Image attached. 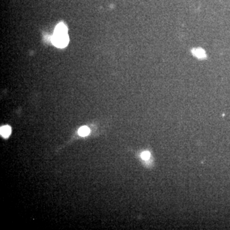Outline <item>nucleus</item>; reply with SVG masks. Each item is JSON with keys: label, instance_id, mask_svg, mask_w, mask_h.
Instances as JSON below:
<instances>
[{"label": "nucleus", "instance_id": "f257e3e1", "mask_svg": "<svg viewBox=\"0 0 230 230\" xmlns=\"http://www.w3.org/2000/svg\"><path fill=\"white\" fill-rule=\"evenodd\" d=\"M51 41L57 47L63 48L68 45L69 37L68 35V29L64 23L60 22L56 26Z\"/></svg>", "mask_w": 230, "mask_h": 230}, {"label": "nucleus", "instance_id": "f03ea898", "mask_svg": "<svg viewBox=\"0 0 230 230\" xmlns=\"http://www.w3.org/2000/svg\"><path fill=\"white\" fill-rule=\"evenodd\" d=\"M192 53L194 56H196L198 58H202V59H203V58L207 57L206 53H205V51L203 50L202 49H200V48L194 49L192 51Z\"/></svg>", "mask_w": 230, "mask_h": 230}, {"label": "nucleus", "instance_id": "7ed1b4c3", "mask_svg": "<svg viewBox=\"0 0 230 230\" xmlns=\"http://www.w3.org/2000/svg\"><path fill=\"white\" fill-rule=\"evenodd\" d=\"M0 133H1V135L4 138H8L9 136L11 134V128L10 127H9L8 125H5L1 127V129H0Z\"/></svg>", "mask_w": 230, "mask_h": 230}, {"label": "nucleus", "instance_id": "20e7f679", "mask_svg": "<svg viewBox=\"0 0 230 230\" xmlns=\"http://www.w3.org/2000/svg\"><path fill=\"white\" fill-rule=\"evenodd\" d=\"M90 133V129L88 128V127L86 126H83L81 127V128L79 129V130H78V134L82 137L87 136L88 135H89Z\"/></svg>", "mask_w": 230, "mask_h": 230}, {"label": "nucleus", "instance_id": "39448f33", "mask_svg": "<svg viewBox=\"0 0 230 230\" xmlns=\"http://www.w3.org/2000/svg\"><path fill=\"white\" fill-rule=\"evenodd\" d=\"M141 157L142 159L144 160H147L150 157V153L148 151H143V152L142 153L141 155Z\"/></svg>", "mask_w": 230, "mask_h": 230}]
</instances>
